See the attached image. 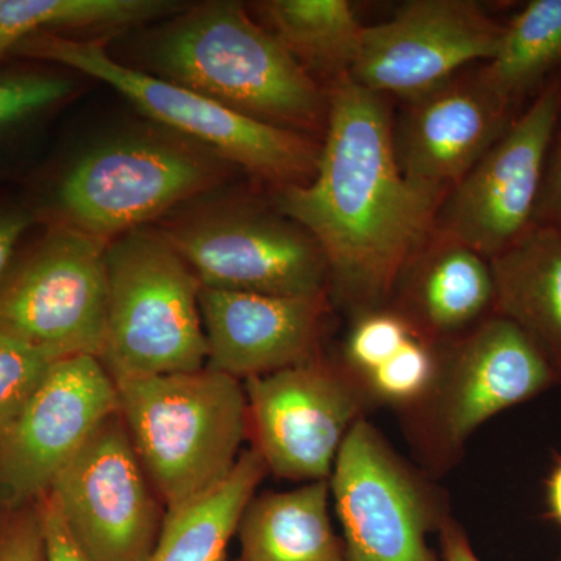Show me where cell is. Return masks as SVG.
I'll use <instances>...</instances> for the list:
<instances>
[{
    "label": "cell",
    "instance_id": "cell-33",
    "mask_svg": "<svg viewBox=\"0 0 561 561\" xmlns=\"http://www.w3.org/2000/svg\"><path fill=\"white\" fill-rule=\"evenodd\" d=\"M438 538L443 561H481L472 549L467 531L451 516H446L438 530Z\"/></svg>",
    "mask_w": 561,
    "mask_h": 561
},
{
    "label": "cell",
    "instance_id": "cell-11",
    "mask_svg": "<svg viewBox=\"0 0 561 561\" xmlns=\"http://www.w3.org/2000/svg\"><path fill=\"white\" fill-rule=\"evenodd\" d=\"M242 383L253 449L289 481H330L343 440L373 408L342 362L321 354Z\"/></svg>",
    "mask_w": 561,
    "mask_h": 561
},
{
    "label": "cell",
    "instance_id": "cell-9",
    "mask_svg": "<svg viewBox=\"0 0 561 561\" xmlns=\"http://www.w3.org/2000/svg\"><path fill=\"white\" fill-rule=\"evenodd\" d=\"M161 232L206 289L268 295L330 291L319 243L279 210L213 203L187 210Z\"/></svg>",
    "mask_w": 561,
    "mask_h": 561
},
{
    "label": "cell",
    "instance_id": "cell-24",
    "mask_svg": "<svg viewBox=\"0 0 561 561\" xmlns=\"http://www.w3.org/2000/svg\"><path fill=\"white\" fill-rule=\"evenodd\" d=\"M561 69V0H531L505 24L500 50L479 70L497 95L515 106L540 92Z\"/></svg>",
    "mask_w": 561,
    "mask_h": 561
},
{
    "label": "cell",
    "instance_id": "cell-21",
    "mask_svg": "<svg viewBox=\"0 0 561 561\" xmlns=\"http://www.w3.org/2000/svg\"><path fill=\"white\" fill-rule=\"evenodd\" d=\"M267 467L253 448L216 489L165 513L160 538L146 561H221Z\"/></svg>",
    "mask_w": 561,
    "mask_h": 561
},
{
    "label": "cell",
    "instance_id": "cell-19",
    "mask_svg": "<svg viewBox=\"0 0 561 561\" xmlns=\"http://www.w3.org/2000/svg\"><path fill=\"white\" fill-rule=\"evenodd\" d=\"M489 261L493 313L529 339L561 386V236L534 225Z\"/></svg>",
    "mask_w": 561,
    "mask_h": 561
},
{
    "label": "cell",
    "instance_id": "cell-32",
    "mask_svg": "<svg viewBox=\"0 0 561 561\" xmlns=\"http://www.w3.org/2000/svg\"><path fill=\"white\" fill-rule=\"evenodd\" d=\"M35 214L21 206L0 208V279L9 271L11 262L20 251L25 232L31 230Z\"/></svg>",
    "mask_w": 561,
    "mask_h": 561
},
{
    "label": "cell",
    "instance_id": "cell-16",
    "mask_svg": "<svg viewBox=\"0 0 561 561\" xmlns=\"http://www.w3.org/2000/svg\"><path fill=\"white\" fill-rule=\"evenodd\" d=\"M330 298V291L268 295L202 287L206 367L245 382L320 356Z\"/></svg>",
    "mask_w": 561,
    "mask_h": 561
},
{
    "label": "cell",
    "instance_id": "cell-14",
    "mask_svg": "<svg viewBox=\"0 0 561 561\" xmlns=\"http://www.w3.org/2000/svg\"><path fill=\"white\" fill-rule=\"evenodd\" d=\"M49 496L92 561H146L168 513L119 412L103 421L58 474Z\"/></svg>",
    "mask_w": 561,
    "mask_h": 561
},
{
    "label": "cell",
    "instance_id": "cell-18",
    "mask_svg": "<svg viewBox=\"0 0 561 561\" xmlns=\"http://www.w3.org/2000/svg\"><path fill=\"white\" fill-rule=\"evenodd\" d=\"M493 305L490 261L434 231L402 272L387 308L442 348L489 319Z\"/></svg>",
    "mask_w": 561,
    "mask_h": 561
},
{
    "label": "cell",
    "instance_id": "cell-7",
    "mask_svg": "<svg viewBox=\"0 0 561 561\" xmlns=\"http://www.w3.org/2000/svg\"><path fill=\"white\" fill-rule=\"evenodd\" d=\"M552 386L556 376L540 351L512 321L491 313L442 346L431 389L401 412L402 426L427 471L443 474L482 424Z\"/></svg>",
    "mask_w": 561,
    "mask_h": 561
},
{
    "label": "cell",
    "instance_id": "cell-20",
    "mask_svg": "<svg viewBox=\"0 0 561 561\" xmlns=\"http://www.w3.org/2000/svg\"><path fill=\"white\" fill-rule=\"evenodd\" d=\"M330 481L254 494L239 522L241 561H346L330 515Z\"/></svg>",
    "mask_w": 561,
    "mask_h": 561
},
{
    "label": "cell",
    "instance_id": "cell-17",
    "mask_svg": "<svg viewBox=\"0 0 561 561\" xmlns=\"http://www.w3.org/2000/svg\"><path fill=\"white\" fill-rule=\"evenodd\" d=\"M394 130V150L405 179L448 195L507 131L515 117L481 72L446 81L408 101Z\"/></svg>",
    "mask_w": 561,
    "mask_h": 561
},
{
    "label": "cell",
    "instance_id": "cell-35",
    "mask_svg": "<svg viewBox=\"0 0 561 561\" xmlns=\"http://www.w3.org/2000/svg\"><path fill=\"white\" fill-rule=\"evenodd\" d=\"M221 561H241V560H230V559H227V557H225V559Z\"/></svg>",
    "mask_w": 561,
    "mask_h": 561
},
{
    "label": "cell",
    "instance_id": "cell-28",
    "mask_svg": "<svg viewBox=\"0 0 561 561\" xmlns=\"http://www.w3.org/2000/svg\"><path fill=\"white\" fill-rule=\"evenodd\" d=\"M55 360L49 354L0 331V427L20 411Z\"/></svg>",
    "mask_w": 561,
    "mask_h": 561
},
{
    "label": "cell",
    "instance_id": "cell-27",
    "mask_svg": "<svg viewBox=\"0 0 561 561\" xmlns=\"http://www.w3.org/2000/svg\"><path fill=\"white\" fill-rule=\"evenodd\" d=\"M415 332L393 309L360 313L346 339L342 365L360 386L362 379L389 360Z\"/></svg>",
    "mask_w": 561,
    "mask_h": 561
},
{
    "label": "cell",
    "instance_id": "cell-13",
    "mask_svg": "<svg viewBox=\"0 0 561 561\" xmlns=\"http://www.w3.org/2000/svg\"><path fill=\"white\" fill-rule=\"evenodd\" d=\"M561 116V73L535 95L438 208L434 231L486 260L534 227L546 162Z\"/></svg>",
    "mask_w": 561,
    "mask_h": 561
},
{
    "label": "cell",
    "instance_id": "cell-31",
    "mask_svg": "<svg viewBox=\"0 0 561 561\" xmlns=\"http://www.w3.org/2000/svg\"><path fill=\"white\" fill-rule=\"evenodd\" d=\"M39 511L46 538V561H92L69 534L49 494L39 501Z\"/></svg>",
    "mask_w": 561,
    "mask_h": 561
},
{
    "label": "cell",
    "instance_id": "cell-4",
    "mask_svg": "<svg viewBox=\"0 0 561 561\" xmlns=\"http://www.w3.org/2000/svg\"><path fill=\"white\" fill-rule=\"evenodd\" d=\"M13 57L102 81L172 135L279 187L308 183L317 171L321 147L308 136L251 119L198 92L122 65L102 39L43 33L24 41Z\"/></svg>",
    "mask_w": 561,
    "mask_h": 561
},
{
    "label": "cell",
    "instance_id": "cell-8",
    "mask_svg": "<svg viewBox=\"0 0 561 561\" xmlns=\"http://www.w3.org/2000/svg\"><path fill=\"white\" fill-rule=\"evenodd\" d=\"M108 241L68 225L18 251L0 279V331L54 359H101L106 334Z\"/></svg>",
    "mask_w": 561,
    "mask_h": 561
},
{
    "label": "cell",
    "instance_id": "cell-10",
    "mask_svg": "<svg viewBox=\"0 0 561 561\" xmlns=\"http://www.w3.org/2000/svg\"><path fill=\"white\" fill-rule=\"evenodd\" d=\"M330 489L346 561H443L432 551L430 535L449 513L367 419L343 440Z\"/></svg>",
    "mask_w": 561,
    "mask_h": 561
},
{
    "label": "cell",
    "instance_id": "cell-12",
    "mask_svg": "<svg viewBox=\"0 0 561 561\" xmlns=\"http://www.w3.org/2000/svg\"><path fill=\"white\" fill-rule=\"evenodd\" d=\"M117 412V383L101 359L55 360L20 411L0 427V511H18L46 497L69 461Z\"/></svg>",
    "mask_w": 561,
    "mask_h": 561
},
{
    "label": "cell",
    "instance_id": "cell-36",
    "mask_svg": "<svg viewBox=\"0 0 561 561\" xmlns=\"http://www.w3.org/2000/svg\"><path fill=\"white\" fill-rule=\"evenodd\" d=\"M559 561H561V553H560V557H559Z\"/></svg>",
    "mask_w": 561,
    "mask_h": 561
},
{
    "label": "cell",
    "instance_id": "cell-3",
    "mask_svg": "<svg viewBox=\"0 0 561 561\" xmlns=\"http://www.w3.org/2000/svg\"><path fill=\"white\" fill-rule=\"evenodd\" d=\"M116 383L121 419L165 511L231 474L249 435L241 381L205 367Z\"/></svg>",
    "mask_w": 561,
    "mask_h": 561
},
{
    "label": "cell",
    "instance_id": "cell-25",
    "mask_svg": "<svg viewBox=\"0 0 561 561\" xmlns=\"http://www.w3.org/2000/svg\"><path fill=\"white\" fill-rule=\"evenodd\" d=\"M76 94V83L60 70L0 69V150L47 119Z\"/></svg>",
    "mask_w": 561,
    "mask_h": 561
},
{
    "label": "cell",
    "instance_id": "cell-26",
    "mask_svg": "<svg viewBox=\"0 0 561 561\" xmlns=\"http://www.w3.org/2000/svg\"><path fill=\"white\" fill-rule=\"evenodd\" d=\"M438 359L440 348L415 332L389 360L362 379L360 387L373 408L387 405L400 412L408 411L431 389Z\"/></svg>",
    "mask_w": 561,
    "mask_h": 561
},
{
    "label": "cell",
    "instance_id": "cell-29",
    "mask_svg": "<svg viewBox=\"0 0 561 561\" xmlns=\"http://www.w3.org/2000/svg\"><path fill=\"white\" fill-rule=\"evenodd\" d=\"M0 561H46L39 502L18 511H0Z\"/></svg>",
    "mask_w": 561,
    "mask_h": 561
},
{
    "label": "cell",
    "instance_id": "cell-2",
    "mask_svg": "<svg viewBox=\"0 0 561 561\" xmlns=\"http://www.w3.org/2000/svg\"><path fill=\"white\" fill-rule=\"evenodd\" d=\"M151 76L236 113L305 133L328 117V92L242 3L213 0L173 14L151 35Z\"/></svg>",
    "mask_w": 561,
    "mask_h": 561
},
{
    "label": "cell",
    "instance_id": "cell-23",
    "mask_svg": "<svg viewBox=\"0 0 561 561\" xmlns=\"http://www.w3.org/2000/svg\"><path fill=\"white\" fill-rule=\"evenodd\" d=\"M267 31L306 72L350 76L365 25L346 0H268L257 3Z\"/></svg>",
    "mask_w": 561,
    "mask_h": 561
},
{
    "label": "cell",
    "instance_id": "cell-15",
    "mask_svg": "<svg viewBox=\"0 0 561 561\" xmlns=\"http://www.w3.org/2000/svg\"><path fill=\"white\" fill-rule=\"evenodd\" d=\"M505 25L471 0H412L391 20L364 27L350 77L376 94L412 101L472 61H491Z\"/></svg>",
    "mask_w": 561,
    "mask_h": 561
},
{
    "label": "cell",
    "instance_id": "cell-34",
    "mask_svg": "<svg viewBox=\"0 0 561 561\" xmlns=\"http://www.w3.org/2000/svg\"><path fill=\"white\" fill-rule=\"evenodd\" d=\"M546 491H548V507L551 518L561 526V459L549 476Z\"/></svg>",
    "mask_w": 561,
    "mask_h": 561
},
{
    "label": "cell",
    "instance_id": "cell-1",
    "mask_svg": "<svg viewBox=\"0 0 561 561\" xmlns=\"http://www.w3.org/2000/svg\"><path fill=\"white\" fill-rule=\"evenodd\" d=\"M324 133L312 179L279 187L276 209L319 243L331 297L357 317L389 306L445 195L405 179L386 98L350 76L328 91Z\"/></svg>",
    "mask_w": 561,
    "mask_h": 561
},
{
    "label": "cell",
    "instance_id": "cell-30",
    "mask_svg": "<svg viewBox=\"0 0 561 561\" xmlns=\"http://www.w3.org/2000/svg\"><path fill=\"white\" fill-rule=\"evenodd\" d=\"M534 225L551 228L561 236V116L546 162Z\"/></svg>",
    "mask_w": 561,
    "mask_h": 561
},
{
    "label": "cell",
    "instance_id": "cell-5",
    "mask_svg": "<svg viewBox=\"0 0 561 561\" xmlns=\"http://www.w3.org/2000/svg\"><path fill=\"white\" fill-rule=\"evenodd\" d=\"M106 279L101 362L114 382L206 367L202 286L161 230L136 228L110 241Z\"/></svg>",
    "mask_w": 561,
    "mask_h": 561
},
{
    "label": "cell",
    "instance_id": "cell-22",
    "mask_svg": "<svg viewBox=\"0 0 561 561\" xmlns=\"http://www.w3.org/2000/svg\"><path fill=\"white\" fill-rule=\"evenodd\" d=\"M184 9L172 0H0V62L43 33L101 39Z\"/></svg>",
    "mask_w": 561,
    "mask_h": 561
},
{
    "label": "cell",
    "instance_id": "cell-6",
    "mask_svg": "<svg viewBox=\"0 0 561 561\" xmlns=\"http://www.w3.org/2000/svg\"><path fill=\"white\" fill-rule=\"evenodd\" d=\"M227 162L164 133H127L79 154L55 186L57 224L113 241L224 180Z\"/></svg>",
    "mask_w": 561,
    "mask_h": 561
}]
</instances>
